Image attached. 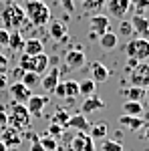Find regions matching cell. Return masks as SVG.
I'll list each match as a JSON object with an SVG mask.
<instances>
[{"label":"cell","mask_w":149,"mask_h":151,"mask_svg":"<svg viewBox=\"0 0 149 151\" xmlns=\"http://www.w3.org/2000/svg\"><path fill=\"white\" fill-rule=\"evenodd\" d=\"M24 14L32 22V26H45L50 22V8L40 0H26Z\"/></svg>","instance_id":"1"},{"label":"cell","mask_w":149,"mask_h":151,"mask_svg":"<svg viewBox=\"0 0 149 151\" xmlns=\"http://www.w3.org/2000/svg\"><path fill=\"white\" fill-rule=\"evenodd\" d=\"M8 109H10V111H8L6 115H8V125H10V127L18 129V131H22V129H28V127H30L32 115L28 113L26 105H22V103H12Z\"/></svg>","instance_id":"2"},{"label":"cell","mask_w":149,"mask_h":151,"mask_svg":"<svg viewBox=\"0 0 149 151\" xmlns=\"http://www.w3.org/2000/svg\"><path fill=\"white\" fill-rule=\"evenodd\" d=\"M0 16H2V22H4V28H6V30H8V28L16 30V28L26 20L24 8H22V6H18L16 2H8V4H6V8L2 10Z\"/></svg>","instance_id":"3"},{"label":"cell","mask_w":149,"mask_h":151,"mask_svg":"<svg viewBox=\"0 0 149 151\" xmlns=\"http://www.w3.org/2000/svg\"><path fill=\"white\" fill-rule=\"evenodd\" d=\"M125 55L127 58H137V60H147L149 58V40L139 36V38H131L125 45Z\"/></svg>","instance_id":"4"},{"label":"cell","mask_w":149,"mask_h":151,"mask_svg":"<svg viewBox=\"0 0 149 151\" xmlns=\"http://www.w3.org/2000/svg\"><path fill=\"white\" fill-rule=\"evenodd\" d=\"M129 85L131 87H147L149 85V63H137V67L129 70Z\"/></svg>","instance_id":"5"},{"label":"cell","mask_w":149,"mask_h":151,"mask_svg":"<svg viewBox=\"0 0 149 151\" xmlns=\"http://www.w3.org/2000/svg\"><path fill=\"white\" fill-rule=\"evenodd\" d=\"M8 93H10V97H12L14 103H22L24 105L28 99H30L32 91H30L22 81H16V83H12V85H8Z\"/></svg>","instance_id":"6"},{"label":"cell","mask_w":149,"mask_h":151,"mask_svg":"<svg viewBox=\"0 0 149 151\" xmlns=\"http://www.w3.org/2000/svg\"><path fill=\"white\" fill-rule=\"evenodd\" d=\"M89 28H91V36H101L103 32L111 30V22H109V16L105 14H95L89 22Z\"/></svg>","instance_id":"7"},{"label":"cell","mask_w":149,"mask_h":151,"mask_svg":"<svg viewBox=\"0 0 149 151\" xmlns=\"http://www.w3.org/2000/svg\"><path fill=\"white\" fill-rule=\"evenodd\" d=\"M105 6H107V10H109L111 16L123 20L125 14L129 12V8H131V2L129 0H109V2H105Z\"/></svg>","instance_id":"8"},{"label":"cell","mask_w":149,"mask_h":151,"mask_svg":"<svg viewBox=\"0 0 149 151\" xmlns=\"http://www.w3.org/2000/svg\"><path fill=\"white\" fill-rule=\"evenodd\" d=\"M46 103H48V99H46L45 95H30V99L26 101V109H28V113L32 117H40L42 115V109L46 107Z\"/></svg>","instance_id":"9"},{"label":"cell","mask_w":149,"mask_h":151,"mask_svg":"<svg viewBox=\"0 0 149 151\" xmlns=\"http://www.w3.org/2000/svg\"><path fill=\"white\" fill-rule=\"evenodd\" d=\"M65 63H67L69 69H81V67L85 65V52H83V48L77 47V48L67 50V55H65Z\"/></svg>","instance_id":"10"},{"label":"cell","mask_w":149,"mask_h":151,"mask_svg":"<svg viewBox=\"0 0 149 151\" xmlns=\"http://www.w3.org/2000/svg\"><path fill=\"white\" fill-rule=\"evenodd\" d=\"M0 131H2V137H0V139L6 143V147H18V145L22 143V137H20V131H18V129L6 125V127L0 129Z\"/></svg>","instance_id":"11"},{"label":"cell","mask_w":149,"mask_h":151,"mask_svg":"<svg viewBox=\"0 0 149 151\" xmlns=\"http://www.w3.org/2000/svg\"><path fill=\"white\" fill-rule=\"evenodd\" d=\"M101 109H105V101L97 93L87 97L85 103L81 105V113H93V111H101Z\"/></svg>","instance_id":"12"},{"label":"cell","mask_w":149,"mask_h":151,"mask_svg":"<svg viewBox=\"0 0 149 151\" xmlns=\"http://www.w3.org/2000/svg\"><path fill=\"white\" fill-rule=\"evenodd\" d=\"M67 127H73V129H77V131H81V133H87V131L91 129V123L87 121L85 113H77V115H71L69 117Z\"/></svg>","instance_id":"13"},{"label":"cell","mask_w":149,"mask_h":151,"mask_svg":"<svg viewBox=\"0 0 149 151\" xmlns=\"http://www.w3.org/2000/svg\"><path fill=\"white\" fill-rule=\"evenodd\" d=\"M129 22H131V26H133V32H137L139 36L147 38V35H149V20L143 16V14H135Z\"/></svg>","instance_id":"14"},{"label":"cell","mask_w":149,"mask_h":151,"mask_svg":"<svg viewBox=\"0 0 149 151\" xmlns=\"http://www.w3.org/2000/svg\"><path fill=\"white\" fill-rule=\"evenodd\" d=\"M57 83H58V69H57V67H55V69H50L48 73H45V75H42V79H40L42 89L48 91V93H53V89L57 87Z\"/></svg>","instance_id":"15"},{"label":"cell","mask_w":149,"mask_h":151,"mask_svg":"<svg viewBox=\"0 0 149 151\" xmlns=\"http://www.w3.org/2000/svg\"><path fill=\"white\" fill-rule=\"evenodd\" d=\"M22 52L30 55V57H36V55H40V52H45V45H42L40 38H28V40H24Z\"/></svg>","instance_id":"16"},{"label":"cell","mask_w":149,"mask_h":151,"mask_svg":"<svg viewBox=\"0 0 149 151\" xmlns=\"http://www.w3.org/2000/svg\"><path fill=\"white\" fill-rule=\"evenodd\" d=\"M48 35H50V38L53 40H65L67 38V26L60 22V20H53L50 22V26H48Z\"/></svg>","instance_id":"17"},{"label":"cell","mask_w":149,"mask_h":151,"mask_svg":"<svg viewBox=\"0 0 149 151\" xmlns=\"http://www.w3.org/2000/svg\"><path fill=\"white\" fill-rule=\"evenodd\" d=\"M91 75H93V81L95 83H107L109 81V69L105 67L103 63H93Z\"/></svg>","instance_id":"18"},{"label":"cell","mask_w":149,"mask_h":151,"mask_svg":"<svg viewBox=\"0 0 149 151\" xmlns=\"http://www.w3.org/2000/svg\"><path fill=\"white\" fill-rule=\"evenodd\" d=\"M48 65H50V58L46 57L45 52H40V55H36V57H32V70H35L36 75H45L46 69H48Z\"/></svg>","instance_id":"19"},{"label":"cell","mask_w":149,"mask_h":151,"mask_svg":"<svg viewBox=\"0 0 149 151\" xmlns=\"http://www.w3.org/2000/svg\"><path fill=\"white\" fill-rule=\"evenodd\" d=\"M119 125L131 129V131H137V129L145 127L143 119H141V117H133V115H121V117H119Z\"/></svg>","instance_id":"20"},{"label":"cell","mask_w":149,"mask_h":151,"mask_svg":"<svg viewBox=\"0 0 149 151\" xmlns=\"http://www.w3.org/2000/svg\"><path fill=\"white\" fill-rule=\"evenodd\" d=\"M123 115L141 117L143 115V103L141 101H125L123 103Z\"/></svg>","instance_id":"21"},{"label":"cell","mask_w":149,"mask_h":151,"mask_svg":"<svg viewBox=\"0 0 149 151\" xmlns=\"http://www.w3.org/2000/svg\"><path fill=\"white\" fill-rule=\"evenodd\" d=\"M123 95H125L127 101H143L145 99V89L143 87H127L125 91H123Z\"/></svg>","instance_id":"22"},{"label":"cell","mask_w":149,"mask_h":151,"mask_svg":"<svg viewBox=\"0 0 149 151\" xmlns=\"http://www.w3.org/2000/svg\"><path fill=\"white\" fill-rule=\"evenodd\" d=\"M99 45H101V48H105V50L115 48V47H117V35H115V32H111V30L103 32V35L99 36Z\"/></svg>","instance_id":"23"},{"label":"cell","mask_w":149,"mask_h":151,"mask_svg":"<svg viewBox=\"0 0 149 151\" xmlns=\"http://www.w3.org/2000/svg\"><path fill=\"white\" fill-rule=\"evenodd\" d=\"M6 47L12 48L14 52H16V50H22L24 38H22V35H20V30H12L10 36H8V45H6Z\"/></svg>","instance_id":"24"},{"label":"cell","mask_w":149,"mask_h":151,"mask_svg":"<svg viewBox=\"0 0 149 151\" xmlns=\"http://www.w3.org/2000/svg\"><path fill=\"white\" fill-rule=\"evenodd\" d=\"M97 93V83L93 79H85V81L79 83V95H85V97H91V95Z\"/></svg>","instance_id":"25"},{"label":"cell","mask_w":149,"mask_h":151,"mask_svg":"<svg viewBox=\"0 0 149 151\" xmlns=\"http://www.w3.org/2000/svg\"><path fill=\"white\" fill-rule=\"evenodd\" d=\"M91 137L93 139H105L107 137V133H109V127H107V123H95V125H91Z\"/></svg>","instance_id":"26"},{"label":"cell","mask_w":149,"mask_h":151,"mask_svg":"<svg viewBox=\"0 0 149 151\" xmlns=\"http://www.w3.org/2000/svg\"><path fill=\"white\" fill-rule=\"evenodd\" d=\"M81 6L87 12H99L105 8V0H81Z\"/></svg>","instance_id":"27"},{"label":"cell","mask_w":149,"mask_h":151,"mask_svg":"<svg viewBox=\"0 0 149 151\" xmlns=\"http://www.w3.org/2000/svg\"><path fill=\"white\" fill-rule=\"evenodd\" d=\"M20 81H22L28 89H32V87H36V85H40V75H36L35 70H26Z\"/></svg>","instance_id":"28"},{"label":"cell","mask_w":149,"mask_h":151,"mask_svg":"<svg viewBox=\"0 0 149 151\" xmlns=\"http://www.w3.org/2000/svg\"><path fill=\"white\" fill-rule=\"evenodd\" d=\"M38 141H40V145L45 147V151L58 149V141L55 139V137H50V135H42V137H38Z\"/></svg>","instance_id":"29"},{"label":"cell","mask_w":149,"mask_h":151,"mask_svg":"<svg viewBox=\"0 0 149 151\" xmlns=\"http://www.w3.org/2000/svg\"><path fill=\"white\" fill-rule=\"evenodd\" d=\"M85 139H87V133H81L79 131V135H75V137L71 139V151H83Z\"/></svg>","instance_id":"30"},{"label":"cell","mask_w":149,"mask_h":151,"mask_svg":"<svg viewBox=\"0 0 149 151\" xmlns=\"http://www.w3.org/2000/svg\"><path fill=\"white\" fill-rule=\"evenodd\" d=\"M77 95H79V83L77 81H65V97L73 99Z\"/></svg>","instance_id":"31"},{"label":"cell","mask_w":149,"mask_h":151,"mask_svg":"<svg viewBox=\"0 0 149 151\" xmlns=\"http://www.w3.org/2000/svg\"><path fill=\"white\" fill-rule=\"evenodd\" d=\"M69 117L71 115L65 111V109H58L57 113L53 115V121H50V123H58V125H63V127L67 129V121H69Z\"/></svg>","instance_id":"32"},{"label":"cell","mask_w":149,"mask_h":151,"mask_svg":"<svg viewBox=\"0 0 149 151\" xmlns=\"http://www.w3.org/2000/svg\"><path fill=\"white\" fill-rule=\"evenodd\" d=\"M101 149H103V151H125V149H123V145H121L119 141H115V139H107V141H103Z\"/></svg>","instance_id":"33"},{"label":"cell","mask_w":149,"mask_h":151,"mask_svg":"<svg viewBox=\"0 0 149 151\" xmlns=\"http://www.w3.org/2000/svg\"><path fill=\"white\" fill-rule=\"evenodd\" d=\"M129 2L135 8V14H143L145 10H149V0H129Z\"/></svg>","instance_id":"34"},{"label":"cell","mask_w":149,"mask_h":151,"mask_svg":"<svg viewBox=\"0 0 149 151\" xmlns=\"http://www.w3.org/2000/svg\"><path fill=\"white\" fill-rule=\"evenodd\" d=\"M63 133H65V127H63V125H58V123H50V125H48V133H46V135H50V137L58 139V137H63Z\"/></svg>","instance_id":"35"},{"label":"cell","mask_w":149,"mask_h":151,"mask_svg":"<svg viewBox=\"0 0 149 151\" xmlns=\"http://www.w3.org/2000/svg\"><path fill=\"white\" fill-rule=\"evenodd\" d=\"M18 67L26 73V70H32V57L30 55H26V52H22V57H20V60H18Z\"/></svg>","instance_id":"36"},{"label":"cell","mask_w":149,"mask_h":151,"mask_svg":"<svg viewBox=\"0 0 149 151\" xmlns=\"http://www.w3.org/2000/svg\"><path fill=\"white\" fill-rule=\"evenodd\" d=\"M119 32H121L123 36H131V35H133V26H131V22L123 18L121 24H119Z\"/></svg>","instance_id":"37"},{"label":"cell","mask_w":149,"mask_h":151,"mask_svg":"<svg viewBox=\"0 0 149 151\" xmlns=\"http://www.w3.org/2000/svg\"><path fill=\"white\" fill-rule=\"evenodd\" d=\"M30 139H32L30 151H45V147H42V145H40V141H38V135H35V133H30Z\"/></svg>","instance_id":"38"},{"label":"cell","mask_w":149,"mask_h":151,"mask_svg":"<svg viewBox=\"0 0 149 151\" xmlns=\"http://www.w3.org/2000/svg\"><path fill=\"white\" fill-rule=\"evenodd\" d=\"M8 36H10V32H8L6 28H0V45H2V47L8 45Z\"/></svg>","instance_id":"39"},{"label":"cell","mask_w":149,"mask_h":151,"mask_svg":"<svg viewBox=\"0 0 149 151\" xmlns=\"http://www.w3.org/2000/svg\"><path fill=\"white\" fill-rule=\"evenodd\" d=\"M0 73H2V75L8 73V58L4 57V55H0Z\"/></svg>","instance_id":"40"},{"label":"cell","mask_w":149,"mask_h":151,"mask_svg":"<svg viewBox=\"0 0 149 151\" xmlns=\"http://www.w3.org/2000/svg\"><path fill=\"white\" fill-rule=\"evenodd\" d=\"M83 151H95V141H93L91 135H87V139H85V147Z\"/></svg>","instance_id":"41"},{"label":"cell","mask_w":149,"mask_h":151,"mask_svg":"<svg viewBox=\"0 0 149 151\" xmlns=\"http://www.w3.org/2000/svg\"><path fill=\"white\" fill-rule=\"evenodd\" d=\"M53 93L57 95V97H65V83L58 81V83H57V87L53 89Z\"/></svg>","instance_id":"42"},{"label":"cell","mask_w":149,"mask_h":151,"mask_svg":"<svg viewBox=\"0 0 149 151\" xmlns=\"http://www.w3.org/2000/svg\"><path fill=\"white\" fill-rule=\"evenodd\" d=\"M60 4H63V8H65L67 12L75 10V0H60Z\"/></svg>","instance_id":"43"},{"label":"cell","mask_w":149,"mask_h":151,"mask_svg":"<svg viewBox=\"0 0 149 151\" xmlns=\"http://www.w3.org/2000/svg\"><path fill=\"white\" fill-rule=\"evenodd\" d=\"M6 125H8V115H6V111L0 109V129H4Z\"/></svg>","instance_id":"44"},{"label":"cell","mask_w":149,"mask_h":151,"mask_svg":"<svg viewBox=\"0 0 149 151\" xmlns=\"http://www.w3.org/2000/svg\"><path fill=\"white\" fill-rule=\"evenodd\" d=\"M6 87H8V77H6V75H2V73H0V91H4V89H6Z\"/></svg>","instance_id":"45"},{"label":"cell","mask_w":149,"mask_h":151,"mask_svg":"<svg viewBox=\"0 0 149 151\" xmlns=\"http://www.w3.org/2000/svg\"><path fill=\"white\" fill-rule=\"evenodd\" d=\"M12 75H14V77H16V79H18V81H20V79H22V75H24V70L20 69V67H16V69L12 70Z\"/></svg>","instance_id":"46"},{"label":"cell","mask_w":149,"mask_h":151,"mask_svg":"<svg viewBox=\"0 0 149 151\" xmlns=\"http://www.w3.org/2000/svg\"><path fill=\"white\" fill-rule=\"evenodd\" d=\"M137 63H141V60H137V58H129V63H127V70H131L133 67H137Z\"/></svg>","instance_id":"47"},{"label":"cell","mask_w":149,"mask_h":151,"mask_svg":"<svg viewBox=\"0 0 149 151\" xmlns=\"http://www.w3.org/2000/svg\"><path fill=\"white\" fill-rule=\"evenodd\" d=\"M143 139H145V141H149V125H147V129L143 131Z\"/></svg>","instance_id":"48"},{"label":"cell","mask_w":149,"mask_h":151,"mask_svg":"<svg viewBox=\"0 0 149 151\" xmlns=\"http://www.w3.org/2000/svg\"><path fill=\"white\" fill-rule=\"evenodd\" d=\"M0 151H8V147H6V143L0 139Z\"/></svg>","instance_id":"49"},{"label":"cell","mask_w":149,"mask_h":151,"mask_svg":"<svg viewBox=\"0 0 149 151\" xmlns=\"http://www.w3.org/2000/svg\"><path fill=\"white\" fill-rule=\"evenodd\" d=\"M145 99H147V101H149V85H147V87H145Z\"/></svg>","instance_id":"50"},{"label":"cell","mask_w":149,"mask_h":151,"mask_svg":"<svg viewBox=\"0 0 149 151\" xmlns=\"http://www.w3.org/2000/svg\"><path fill=\"white\" fill-rule=\"evenodd\" d=\"M0 50H2V45H0Z\"/></svg>","instance_id":"51"}]
</instances>
